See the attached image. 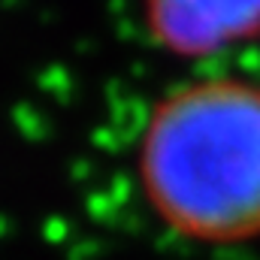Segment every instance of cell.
I'll return each mask as SVG.
<instances>
[{
	"label": "cell",
	"mask_w": 260,
	"mask_h": 260,
	"mask_svg": "<svg viewBox=\"0 0 260 260\" xmlns=\"http://www.w3.org/2000/svg\"><path fill=\"white\" fill-rule=\"evenodd\" d=\"M148 209L179 236L233 245L260 236V82L203 76L164 94L139 136Z\"/></svg>",
	"instance_id": "1"
},
{
	"label": "cell",
	"mask_w": 260,
	"mask_h": 260,
	"mask_svg": "<svg viewBox=\"0 0 260 260\" xmlns=\"http://www.w3.org/2000/svg\"><path fill=\"white\" fill-rule=\"evenodd\" d=\"M148 37L170 55L209 58L260 37V0H142Z\"/></svg>",
	"instance_id": "2"
}]
</instances>
